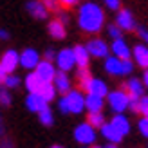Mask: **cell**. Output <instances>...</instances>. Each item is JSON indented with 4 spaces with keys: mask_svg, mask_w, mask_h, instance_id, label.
I'll return each mask as SVG.
<instances>
[{
    "mask_svg": "<svg viewBox=\"0 0 148 148\" xmlns=\"http://www.w3.org/2000/svg\"><path fill=\"white\" fill-rule=\"evenodd\" d=\"M0 40H9V33L5 29H0Z\"/></svg>",
    "mask_w": 148,
    "mask_h": 148,
    "instance_id": "f6af8a7d",
    "label": "cell"
},
{
    "mask_svg": "<svg viewBox=\"0 0 148 148\" xmlns=\"http://www.w3.org/2000/svg\"><path fill=\"white\" fill-rule=\"evenodd\" d=\"M4 87H7L11 90V88H18L20 87V78L16 76V74H7V78H5V81H4Z\"/></svg>",
    "mask_w": 148,
    "mask_h": 148,
    "instance_id": "f1b7e54d",
    "label": "cell"
},
{
    "mask_svg": "<svg viewBox=\"0 0 148 148\" xmlns=\"http://www.w3.org/2000/svg\"><path fill=\"white\" fill-rule=\"evenodd\" d=\"M107 33H108V36L112 40H117V38H123V29L117 25V24H112V25H108L107 27Z\"/></svg>",
    "mask_w": 148,
    "mask_h": 148,
    "instance_id": "f546056e",
    "label": "cell"
},
{
    "mask_svg": "<svg viewBox=\"0 0 148 148\" xmlns=\"http://www.w3.org/2000/svg\"><path fill=\"white\" fill-rule=\"evenodd\" d=\"M103 96H96V94H87L85 98V107H87V112L92 114V112H101L103 110Z\"/></svg>",
    "mask_w": 148,
    "mask_h": 148,
    "instance_id": "ffe728a7",
    "label": "cell"
},
{
    "mask_svg": "<svg viewBox=\"0 0 148 148\" xmlns=\"http://www.w3.org/2000/svg\"><path fill=\"white\" fill-rule=\"evenodd\" d=\"M94 148H105V146H94Z\"/></svg>",
    "mask_w": 148,
    "mask_h": 148,
    "instance_id": "f907efd6",
    "label": "cell"
},
{
    "mask_svg": "<svg viewBox=\"0 0 148 148\" xmlns=\"http://www.w3.org/2000/svg\"><path fill=\"white\" fill-rule=\"evenodd\" d=\"M74 141L79 143L81 146H88V145H94L96 137H98V134H96V128L92 127L88 121L85 123H79L76 125V128H74Z\"/></svg>",
    "mask_w": 148,
    "mask_h": 148,
    "instance_id": "3957f363",
    "label": "cell"
},
{
    "mask_svg": "<svg viewBox=\"0 0 148 148\" xmlns=\"http://www.w3.org/2000/svg\"><path fill=\"white\" fill-rule=\"evenodd\" d=\"M7 74H9V72H7V71L2 67V63H0V85H4V81H5V78H7Z\"/></svg>",
    "mask_w": 148,
    "mask_h": 148,
    "instance_id": "b9f144b4",
    "label": "cell"
},
{
    "mask_svg": "<svg viewBox=\"0 0 148 148\" xmlns=\"http://www.w3.org/2000/svg\"><path fill=\"white\" fill-rule=\"evenodd\" d=\"M103 2H105L107 7H108V9H112V11L119 9V0H103Z\"/></svg>",
    "mask_w": 148,
    "mask_h": 148,
    "instance_id": "74e56055",
    "label": "cell"
},
{
    "mask_svg": "<svg viewBox=\"0 0 148 148\" xmlns=\"http://www.w3.org/2000/svg\"><path fill=\"white\" fill-rule=\"evenodd\" d=\"M139 36H141V40L146 43V45H148V29H145V27H139Z\"/></svg>",
    "mask_w": 148,
    "mask_h": 148,
    "instance_id": "f35d334b",
    "label": "cell"
},
{
    "mask_svg": "<svg viewBox=\"0 0 148 148\" xmlns=\"http://www.w3.org/2000/svg\"><path fill=\"white\" fill-rule=\"evenodd\" d=\"M105 148H117V145H114V143H108Z\"/></svg>",
    "mask_w": 148,
    "mask_h": 148,
    "instance_id": "c3c4849f",
    "label": "cell"
},
{
    "mask_svg": "<svg viewBox=\"0 0 148 148\" xmlns=\"http://www.w3.org/2000/svg\"><path fill=\"white\" fill-rule=\"evenodd\" d=\"M60 4L65 5V7H72V5L78 4V0H60Z\"/></svg>",
    "mask_w": 148,
    "mask_h": 148,
    "instance_id": "ee69618b",
    "label": "cell"
},
{
    "mask_svg": "<svg viewBox=\"0 0 148 148\" xmlns=\"http://www.w3.org/2000/svg\"><path fill=\"white\" fill-rule=\"evenodd\" d=\"M54 63H56L58 71H63V72L72 71V69H74V65H76L74 51H72V49H62V51H58Z\"/></svg>",
    "mask_w": 148,
    "mask_h": 148,
    "instance_id": "5b68a950",
    "label": "cell"
},
{
    "mask_svg": "<svg viewBox=\"0 0 148 148\" xmlns=\"http://www.w3.org/2000/svg\"><path fill=\"white\" fill-rule=\"evenodd\" d=\"M53 83H54L56 90L60 92V94H67L69 90H72L71 78L67 76V72H63V71H58V74H56V78H54Z\"/></svg>",
    "mask_w": 148,
    "mask_h": 148,
    "instance_id": "d6986e66",
    "label": "cell"
},
{
    "mask_svg": "<svg viewBox=\"0 0 148 148\" xmlns=\"http://www.w3.org/2000/svg\"><path fill=\"white\" fill-rule=\"evenodd\" d=\"M25 9H27V13L31 14L33 18H36V20H45L47 14H49L47 5L43 4L42 0H29V2L25 4Z\"/></svg>",
    "mask_w": 148,
    "mask_h": 148,
    "instance_id": "8fae6325",
    "label": "cell"
},
{
    "mask_svg": "<svg viewBox=\"0 0 148 148\" xmlns=\"http://www.w3.org/2000/svg\"><path fill=\"white\" fill-rule=\"evenodd\" d=\"M34 72L38 74V78L42 79V83H51V81H54L56 78V67H54V63L53 62H49V60H43L38 63V67L34 69Z\"/></svg>",
    "mask_w": 148,
    "mask_h": 148,
    "instance_id": "9c48e42d",
    "label": "cell"
},
{
    "mask_svg": "<svg viewBox=\"0 0 148 148\" xmlns=\"http://www.w3.org/2000/svg\"><path fill=\"white\" fill-rule=\"evenodd\" d=\"M56 54H58V53H54L53 49H47L43 56H45V60H49V62H54V60H56Z\"/></svg>",
    "mask_w": 148,
    "mask_h": 148,
    "instance_id": "ab89813d",
    "label": "cell"
},
{
    "mask_svg": "<svg viewBox=\"0 0 148 148\" xmlns=\"http://www.w3.org/2000/svg\"><path fill=\"white\" fill-rule=\"evenodd\" d=\"M143 83H145L146 90H148V69H146V71H145V74H143Z\"/></svg>",
    "mask_w": 148,
    "mask_h": 148,
    "instance_id": "bcb514c9",
    "label": "cell"
},
{
    "mask_svg": "<svg viewBox=\"0 0 148 148\" xmlns=\"http://www.w3.org/2000/svg\"><path fill=\"white\" fill-rule=\"evenodd\" d=\"M40 54H38V51L33 49V47H27L24 49L20 53V67H24L27 71H34L36 67H38V63H40Z\"/></svg>",
    "mask_w": 148,
    "mask_h": 148,
    "instance_id": "52a82bcc",
    "label": "cell"
},
{
    "mask_svg": "<svg viewBox=\"0 0 148 148\" xmlns=\"http://www.w3.org/2000/svg\"><path fill=\"white\" fill-rule=\"evenodd\" d=\"M139 114L148 117V96L139 98Z\"/></svg>",
    "mask_w": 148,
    "mask_h": 148,
    "instance_id": "d6a6232c",
    "label": "cell"
},
{
    "mask_svg": "<svg viewBox=\"0 0 148 148\" xmlns=\"http://www.w3.org/2000/svg\"><path fill=\"white\" fill-rule=\"evenodd\" d=\"M110 123H112V125H114V127L121 132L123 136H127L128 132H130V128H132V127H130L128 117H127V116H123V114H116L112 119H110Z\"/></svg>",
    "mask_w": 148,
    "mask_h": 148,
    "instance_id": "cb8c5ba5",
    "label": "cell"
},
{
    "mask_svg": "<svg viewBox=\"0 0 148 148\" xmlns=\"http://www.w3.org/2000/svg\"><path fill=\"white\" fill-rule=\"evenodd\" d=\"M137 130H139V134L143 137L148 139V117L146 116H141V119L137 121Z\"/></svg>",
    "mask_w": 148,
    "mask_h": 148,
    "instance_id": "4dcf8cb0",
    "label": "cell"
},
{
    "mask_svg": "<svg viewBox=\"0 0 148 148\" xmlns=\"http://www.w3.org/2000/svg\"><path fill=\"white\" fill-rule=\"evenodd\" d=\"M0 63H2V67L9 72V74H13L14 71H16V67L20 65V54L16 53V51L9 49V51H5V53L2 54V60H0Z\"/></svg>",
    "mask_w": 148,
    "mask_h": 148,
    "instance_id": "7c38bea8",
    "label": "cell"
},
{
    "mask_svg": "<svg viewBox=\"0 0 148 148\" xmlns=\"http://www.w3.org/2000/svg\"><path fill=\"white\" fill-rule=\"evenodd\" d=\"M74 58H76L78 67H88V60H90V53H88L87 45H74Z\"/></svg>",
    "mask_w": 148,
    "mask_h": 148,
    "instance_id": "44dd1931",
    "label": "cell"
},
{
    "mask_svg": "<svg viewBox=\"0 0 148 148\" xmlns=\"http://www.w3.org/2000/svg\"><path fill=\"white\" fill-rule=\"evenodd\" d=\"M116 24L119 25L123 31H132L136 27V22H134V16L128 9H121L117 13V18H116Z\"/></svg>",
    "mask_w": 148,
    "mask_h": 148,
    "instance_id": "ac0fdd59",
    "label": "cell"
},
{
    "mask_svg": "<svg viewBox=\"0 0 148 148\" xmlns=\"http://www.w3.org/2000/svg\"><path fill=\"white\" fill-rule=\"evenodd\" d=\"M11 101H13V98H11L9 88L4 87V85H0V105H2V107H9Z\"/></svg>",
    "mask_w": 148,
    "mask_h": 148,
    "instance_id": "83f0119b",
    "label": "cell"
},
{
    "mask_svg": "<svg viewBox=\"0 0 148 148\" xmlns=\"http://www.w3.org/2000/svg\"><path fill=\"white\" fill-rule=\"evenodd\" d=\"M42 2L47 5L49 11H58L60 9V0H42Z\"/></svg>",
    "mask_w": 148,
    "mask_h": 148,
    "instance_id": "d590c367",
    "label": "cell"
},
{
    "mask_svg": "<svg viewBox=\"0 0 148 148\" xmlns=\"http://www.w3.org/2000/svg\"><path fill=\"white\" fill-rule=\"evenodd\" d=\"M76 76H78V79H79V83H83V81H87V79H90V78H92V76H90V71H88V67H78Z\"/></svg>",
    "mask_w": 148,
    "mask_h": 148,
    "instance_id": "1f68e13d",
    "label": "cell"
},
{
    "mask_svg": "<svg viewBox=\"0 0 148 148\" xmlns=\"http://www.w3.org/2000/svg\"><path fill=\"white\" fill-rule=\"evenodd\" d=\"M5 136V123H4V117H2V112H0V139Z\"/></svg>",
    "mask_w": 148,
    "mask_h": 148,
    "instance_id": "7bdbcfd3",
    "label": "cell"
},
{
    "mask_svg": "<svg viewBox=\"0 0 148 148\" xmlns=\"http://www.w3.org/2000/svg\"><path fill=\"white\" fill-rule=\"evenodd\" d=\"M132 56H134V62L139 65V67H143L145 71L148 69V45L146 43L136 45L134 51H132Z\"/></svg>",
    "mask_w": 148,
    "mask_h": 148,
    "instance_id": "9a60e30c",
    "label": "cell"
},
{
    "mask_svg": "<svg viewBox=\"0 0 148 148\" xmlns=\"http://www.w3.org/2000/svg\"><path fill=\"white\" fill-rule=\"evenodd\" d=\"M81 88L87 92V94H96V96H103V98H107L108 96V85L105 83L103 79L99 78H90L81 83Z\"/></svg>",
    "mask_w": 148,
    "mask_h": 148,
    "instance_id": "8992f818",
    "label": "cell"
},
{
    "mask_svg": "<svg viewBox=\"0 0 148 148\" xmlns=\"http://www.w3.org/2000/svg\"><path fill=\"white\" fill-rule=\"evenodd\" d=\"M145 88L146 87L143 83V79H137V78H130L127 83H125V90L128 92L130 98H136V99L145 96Z\"/></svg>",
    "mask_w": 148,
    "mask_h": 148,
    "instance_id": "4fadbf2b",
    "label": "cell"
},
{
    "mask_svg": "<svg viewBox=\"0 0 148 148\" xmlns=\"http://www.w3.org/2000/svg\"><path fill=\"white\" fill-rule=\"evenodd\" d=\"M85 98L87 96L81 94V90H69L67 94H65L67 107H69V114H81L83 110H87Z\"/></svg>",
    "mask_w": 148,
    "mask_h": 148,
    "instance_id": "277c9868",
    "label": "cell"
},
{
    "mask_svg": "<svg viewBox=\"0 0 148 148\" xmlns=\"http://www.w3.org/2000/svg\"><path fill=\"white\" fill-rule=\"evenodd\" d=\"M24 85H25V90H27V92H38L40 87H42V79L38 78V74H36L34 71H31V72L25 76Z\"/></svg>",
    "mask_w": 148,
    "mask_h": 148,
    "instance_id": "603a6c76",
    "label": "cell"
},
{
    "mask_svg": "<svg viewBox=\"0 0 148 148\" xmlns=\"http://www.w3.org/2000/svg\"><path fill=\"white\" fill-rule=\"evenodd\" d=\"M38 119H40V123L43 125V127H53V125H54V114H53V110H51V108L42 110V112L38 114Z\"/></svg>",
    "mask_w": 148,
    "mask_h": 148,
    "instance_id": "484cf974",
    "label": "cell"
},
{
    "mask_svg": "<svg viewBox=\"0 0 148 148\" xmlns=\"http://www.w3.org/2000/svg\"><path fill=\"white\" fill-rule=\"evenodd\" d=\"M38 92H40L49 103L53 101V99L56 98V94H58V90H56V87H54L53 81H51V83H42V87H40V90H38Z\"/></svg>",
    "mask_w": 148,
    "mask_h": 148,
    "instance_id": "d4e9b609",
    "label": "cell"
},
{
    "mask_svg": "<svg viewBox=\"0 0 148 148\" xmlns=\"http://www.w3.org/2000/svg\"><path fill=\"white\" fill-rule=\"evenodd\" d=\"M0 148H14V145H13V141H11V139H5V137H2V141H0Z\"/></svg>",
    "mask_w": 148,
    "mask_h": 148,
    "instance_id": "60d3db41",
    "label": "cell"
},
{
    "mask_svg": "<svg viewBox=\"0 0 148 148\" xmlns=\"http://www.w3.org/2000/svg\"><path fill=\"white\" fill-rule=\"evenodd\" d=\"M99 130H101V136L105 137L108 143H114V145H119V143L123 141V137H125V136H123L121 132L117 130V128H116L110 121H108V123H105Z\"/></svg>",
    "mask_w": 148,
    "mask_h": 148,
    "instance_id": "5bb4252c",
    "label": "cell"
},
{
    "mask_svg": "<svg viewBox=\"0 0 148 148\" xmlns=\"http://www.w3.org/2000/svg\"><path fill=\"white\" fill-rule=\"evenodd\" d=\"M103 24H105V13L103 9L94 4V2H87V4H81L79 5V11H78V25L81 31L85 33H99L103 29Z\"/></svg>",
    "mask_w": 148,
    "mask_h": 148,
    "instance_id": "6da1fadb",
    "label": "cell"
},
{
    "mask_svg": "<svg viewBox=\"0 0 148 148\" xmlns=\"http://www.w3.org/2000/svg\"><path fill=\"white\" fill-rule=\"evenodd\" d=\"M88 123H90L94 128H101L107 121H105L103 112H92V114H88Z\"/></svg>",
    "mask_w": 148,
    "mask_h": 148,
    "instance_id": "4316f807",
    "label": "cell"
},
{
    "mask_svg": "<svg viewBox=\"0 0 148 148\" xmlns=\"http://www.w3.org/2000/svg\"><path fill=\"white\" fill-rule=\"evenodd\" d=\"M58 110H60L62 114H69V107H67V99H65V94L62 96L60 99H58Z\"/></svg>",
    "mask_w": 148,
    "mask_h": 148,
    "instance_id": "e575fe53",
    "label": "cell"
},
{
    "mask_svg": "<svg viewBox=\"0 0 148 148\" xmlns=\"http://www.w3.org/2000/svg\"><path fill=\"white\" fill-rule=\"evenodd\" d=\"M47 29H49V34L53 36V38H56V40H63L65 34H67V31H65V24L60 18H58V20H51Z\"/></svg>",
    "mask_w": 148,
    "mask_h": 148,
    "instance_id": "7402d4cb",
    "label": "cell"
},
{
    "mask_svg": "<svg viewBox=\"0 0 148 148\" xmlns=\"http://www.w3.org/2000/svg\"><path fill=\"white\" fill-rule=\"evenodd\" d=\"M51 148H65V146H62V145H53Z\"/></svg>",
    "mask_w": 148,
    "mask_h": 148,
    "instance_id": "681fc988",
    "label": "cell"
},
{
    "mask_svg": "<svg viewBox=\"0 0 148 148\" xmlns=\"http://www.w3.org/2000/svg\"><path fill=\"white\" fill-rule=\"evenodd\" d=\"M112 53H114V56H117L119 60H130L132 58V53H130V47L127 45V42H125L123 38H117V40H114L112 42Z\"/></svg>",
    "mask_w": 148,
    "mask_h": 148,
    "instance_id": "e0dca14e",
    "label": "cell"
},
{
    "mask_svg": "<svg viewBox=\"0 0 148 148\" xmlns=\"http://www.w3.org/2000/svg\"><path fill=\"white\" fill-rule=\"evenodd\" d=\"M128 110L130 112H139V99H136V98H130V105H128Z\"/></svg>",
    "mask_w": 148,
    "mask_h": 148,
    "instance_id": "8d00e7d4",
    "label": "cell"
},
{
    "mask_svg": "<svg viewBox=\"0 0 148 148\" xmlns=\"http://www.w3.org/2000/svg\"><path fill=\"white\" fill-rule=\"evenodd\" d=\"M60 20L63 22V24H67V22H69V16H67L65 13H62V14H60Z\"/></svg>",
    "mask_w": 148,
    "mask_h": 148,
    "instance_id": "7dc6e473",
    "label": "cell"
},
{
    "mask_svg": "<svg viewBox=\"0 0 148 148\" xmlns=\"http://www.w3.org/2000/svg\"><path fill=\"white\" fill-rule=\"evenodd\" d=\"M108 107L114 110V114H123L125 110H128L130 105V96L125 88H117V90H110L107 96Z\"/></svg>",
    "mask_w": 148,
    "mask_h": 148,
    "instance_id": "7a4b0ae2",
    "label": "cell"
},
{
    "mask_svg": "<svg viewBox=\"0 0 148 148\" xmlns=\"http://www.w3.org/2000/svg\"><path fill=\"white\" fill-rule=\"evenodd\" d=\"M87 49H88V53H90V56H94V58H107L108 56V51H110V47L107 45V42L101 40V38L88 40Z\"/></svg>",
    "mask_w": 148,
    "mask_h": 148,
    "instance_id": "30bf717a",
    "label": "cell"
},
{
    "mask_svg": "<svg viewBox=\"0 0 148 148\" xmlns=\"http://www.w3.org/2000/svg\"><path fill=\"white\" fill-rule=\"evenodd\" d=\"M132 72H134L132 60H123V76H132Z\"/></svg>",
    "mask_w": 148,
    "mask_h": 148,
    "instance_id": "836d02e7",
    "label": "cell"
},
{
    "mask_svg": "<svg viewBox=\"0 0 148 148\" xmlns=\"http://www.w3.org/2000/svg\"><path fill=\"white\" fill-rule=\"evenodd\" d=\"M25 107L27 110H31V112H36L40 114L42 110L49 108V101L43 98L40 92H27V98H25Z\"/></svg>",
    "mask_w": 148,
    "mask_h": 148,
    "instance_id": "ba28073f",
    "label": "cell"
},
{
    "mask_svg": "<svg viewBox=\"0 0 148 148\" xmlns=\"http://www.w3.org/2000/svg\"><path fill=\"white\" fill-rule=\"evenodd\" d=\"M105 71L110 76H123V60L117 56H107L105 58Z\"/></svg>",
    "mask_w": 148,
    "mask_h": 148,
    "instance_id": "2e32d148",
    "label": "cell"
}]
</instances>
